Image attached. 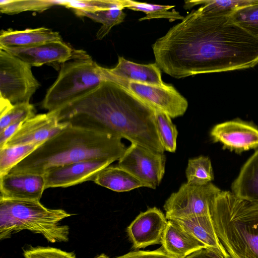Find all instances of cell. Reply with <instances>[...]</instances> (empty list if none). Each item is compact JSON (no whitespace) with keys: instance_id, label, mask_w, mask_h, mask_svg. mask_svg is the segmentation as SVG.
I'll return each instance as SVG.
<instances>
[{"instance_id":"obj_1","label":"cell","mask_w":258,"mask_h":258,"mask_svg":"<svg viewBox=\"0 0 258 258\" xmlns=\"http://www.w3.org/2000/svg\"><path fill=\"white\" fill-rule=\"evenodd\" d=\"M155 63L172 77L241 70L258 63V38L230 16L206 14L199 8L152 45Z\"/></svg>"},{"instance_id":"obj_2","label":"cell","mask_w":258,"mask_h":258,"mask_svg":"<svg viewBox=\"0 0 258 258\" xmlns=\"http://www.w3.org/2000/svg\"><path fill=\"white\" fill-rule=\"evenodd\" d=\"M59 122L124 138L164 153L155 111L123 86L104 81L95 89L55 110Z\"/></svg>"},{"instance_id":"obj_3","label":"cell","mask_w":258,"mask_h":258,"mask_svg":"<svg viewBox=\"0 0 258 258\" xmlns=\"http://www.w3.org/2000/svg\"><path fill=\"white\" fill-rule=\"evenodd\" d=\"M126 149L120 138L69 124L40 145L8 173L44 175L52 168L85 160L116 161Z\"/></svg>"},{"instance_id":"obj_4","label":"cell","mask_w":258,"mask_h":258,"mask_svg":"<svg viewBox=\"0 0 258 258\" xmlns=\"http://www.w3.org/2000/svg\"><path fill=\"white\" fill-rule=\"evenodd\" d=\"M211 215L217 235L231 258H258V203L221 191Z\"/></svg>"},{"instance_id":"obj_5","label":"cell","mask_w":258,"mask_h":258,"mask_svg":"<svg viewBox=\"0 0 258 258\" xmlns=\"http://www.w3.org/2000/svg\"><path fill=\"white\" fill-rule=\"evenodd\" d=\"M72 215L62 209L47 208L40 201L0 198V239L28 230L51 243L67 242L70 228L59 222Z\"/></svg>"},{"instance_id":"obj_6","label":"cell","mask_w":258,"mask_h":258,"mask_svg":"<svg viewBox=\"0 0 258 258\" xmlns=\"http://www.w3.org/2000/svg\"><path fill=\"white\" fill-rule=\"evenodd\" d=\"M104 81L106 80L103 67L90 56L62 63L42 106L48 112L58 110L95 89Z\"/></svg>"},{"instance_id":"obj_7","label":"cell","mask_w":258,"mask_h":258,"mask_svg":"<svg viewBox=\"0 0 258 258\" xmlns=\"http://www.w3.org/2000/svg\"><path fill=\"white\" fill-rule=\"evenodd\" d=\"M40 85L30 64L1 49L0 97L13 105L29 103Z\"/></svg>"},{"instance_id":"obj_8","label":"cell","mask_w":258,"mask_h":258,"mask_svg":"<svg viewBox=\"0 0 258 258\" xmlns=\"http://www.w3.org/2000/svg\"><path fill=\"white\" fill-rule=\"evenodd\" d=\"M221 191L211 182L205 184L184 183L165 201L166 218L170 220L211 215L214 202Z\"/></svg>"},{"instance_id":"obj_9","label":"cell","mask_w":258,"mask_h":258,"mask_svg":"<svg viewBox=\"0 0 258 258\" xmlns=\"http://www.w3.org/2000/svg\"><path fill=\"white\" fill-rule=\"evenodd\" d=\"M164 153L131 143L118 159V165L138 179L146 187L155 189L165 173Z\"/></svg>"},{"instance_id":"obj_10","label":"cell","mask_w":258,"mask_h":258,"mask_svg":"<svg viewBox=\"0 0 258 258\" xmlns=\"http://www.w3.org/2000/svg\"><path fill=\"white\" fill-rule=\"evenodd\" d=\"M121 86L155 112H164L171 118L182 116L187 109V100L171 85L161 86L128 82Z\"/></svg>"},{"instance_id":"obj_11","label":"cell","mask_w":258,"mask_h":258,"mask_svg":"<svg viewBox=\"0 0 258 258\" xmlns=\"http://www.w3.org/2000/svg\"><path fill=\"white\" fill-rule=\"evenodd\" d=\"M114 161L113 159H92L52 168L44 174L45 189L67 187L86 181H93L101 170Z\"/></svg>"},{"instance_id":"obj_12","label":"cell","mask_w":258,"mask_h":258,"mask_svg":"<svg viewBox=\"0 0 258 258\" xmlns=\"http://www.w3.org/2000/svg\"><path fill=\"white\" fill-rule=\"evenodd\" d=\"M26 62L31 67L64 63L72 59L89 56L82 50H75L63 41L49 42L27 48H0Z\"/></svg>"},{"instance_id":"obj_13","label":"cell","mask_w":258,"mask_h":258,"mask_svg":"<svg viewBox=\"0 0 258 258\" xmlns=\"http://www.w3.org/2000/svg\"><path fill=\"white\" fill-rule=\"evenodd\" d=\"M168 220L157 207L141 212L126 229L128 236L135 249L161 244Z\"/></svg>"},{"instance_id":"obj_14","label":"cell","mask_w":258,"mask_h":258,"mask_svg":"<svg viewBox=\"0 0 258 258\" xmlns=\"http://www.w3.org/2000/svg\"><path fill=\"white\" fill-rule=\"evenodd\" d=\"M69 124L67 122H59L55 111L35 115L22 123L4 147L43 143Z\"/></svg>"},{"instance_id":"obj_15","label":"cell","mask_w":258,"mask_h":258,"mask_svg":"<svg viewBox=\"0 0 258 258\" xmlns=\"http://www.w3.org/2000/svg\"><path fill=\"white\" fill-rule=\"evenodd\" d=\"M214 142H220L224 149L237 153L258 147V129L253 125L240 120L218 124L210 133Z\"/></svg>"},{"instance_id":"obj_16","label":"cell","mask_w":258,"mask_h":258,"mask_svg":"<svg viewBox=\"0 0 258 258\" xmlns=\"http://www.w3.org/2000/svg\"><path fill=\"white\" fill-rule=\"evenodd\" d=\"M104 77L120 85L128 82L164 86L161 71L156 63L140 64L118 57V63L112 69L103 68Z\"/></svg>"},{"instance_id":"obj_17","label":"cell","mask_w":258,"mask_h":258,"mask_svg":"<svg viewBox=\"0 0 258 258\" xmlns=\"http://www.w3.org/2000/svg\"><path fill=\"white\" fill-rule=\"evenodd\" d=\"M45 189L44 175L20 173L0 176V198L40 201Z\"/></svg>"},{"instance_id":"obj_18","label":"cell","mask_w":258,"mask_h":258,"mask_svg":"<svg viewBox=\"0 0 258 258\" xmlns=\"http://www.w3.org/2000/svg\"><path fill=\"white\" fill-rule=\"evenodd\" d=\"M162 247L175 258H185L205 245L176 222L168 220L162 242Z\"/></svg>"},{"instance_id":"obj_19","label":"cell","mask_w":258,"mask_h":258,"mask_svg":"<svg viewBox=\"0 0 258 258\" xmlns=\"http://www.w3.org/2000/svg\"><path fill=\"white\" fill-rule=\"evenodd\" d=\"M170 220L177 223L203 243L207 248L215 251L224 258L230 257L217 235L211 215Z\"/></svg>"},{"instance_id":"obj_20","label":"cell","mask_w":258,"mask_h":258,"mask_svg":"<svg viewBox=\"0 0 258 258\" xmlns=\"http://www.w3.org/2000/svg\"><path fill=\"white\" fill-rule=\"evenodd\" d=\"M62 41L57 32L45 27L24 30H3L0 34V48H27Z\"/></svg>"},{"instance_id":"obj_21","label":"cell","mask_w":258,"mask_h":258,"mask_svg":"<svg viewBox=\"0 0 258 258\" xmlns=\"http://www.w3.org/2000/svg\"><path fill=\"white\" fill-rule=\"evenodd\" d=\"M231 190L240 199L258 203V149L241 168Z\"/></svg>"},{"instance_id":"obj_22","label":"cell","mask_w":258,"mask_h":258,"mask_svg":"<svg viewBox=\"0 0 258 258\" xmlns=\"http://www.w3.org/2000/svg\"><path fill=\"white\" fill-rule=\"evenodd\" d=\"M93 181L102 186L116 192L128 191L146 186L123 168L117 166H108L101 170Z\"/></svg>"},{"instance_id":"obj_23","label":"cell","mask_w":258,"mask_h":258,"mask_svg":"<svg viewBox=\"0 0 258 258\" xmlns=\"http://www.w3.org/2000/svg\"><path fill=\"white\" fill-rule=\"evenodd\" d=\"M258 0H199L185 1L184 8L190 9L198 5L204 14L217 16H230L236 10L256 3Z\"/></svg>"},{"instance_id":"obj_24","label":"cell","mask_w":258,"mask_h":258,"mask_svg":"<svg viewBox=\"0 0 258 258\" xmlns=\"http://www.w3.org/2000/svg\"><path fill=\"white\" fill-rule=\"evenodd\" d=\"M124 9V6L121 5L94 12L80 10L74 12L79 16L88 17L102 24L96 35L97 40H102L113 26L119 24L124 21L126 16V14L123 11Z\"/></svg>"},{"instance_id":"obj_25","label":"cell","mask_w":258,"mask_h":258,"mask_svg":"<svg viewBox=\"0 0 258 258\" xmlns=\"http://www.w3.org/2000/svg\"><path fill=\"white\" fill-rule=\"evenodd\" d=\"M124 1L125 8L143 12L146 14V16L139 19V21L156 18H165L172 22L177 20H182L184 17L175 9L171 11H169L174 8V6L154 5L130 0Z\"/></svg>"},{"instance_id":"obj_26","label":"cell","mask_w":258,"mask_h":258,"mask_svg":"<svg viewBox=\"0 0 258 258\" xmlns=\"http://www.w3.org/2000/svg\"><path fill=\"white\" fill-rule=\"evenodd\" d=\"M43 143L5 147L0 149V176L8 173L13 167Z\"/></svg>"},{"instance_id":"obj_27","label":"cell","mask_w":258,"mask_h":258,"mask_svg":"<svg viewBox=\"0 0 258 258\" xmlns=\"http://www.w3.org/2000/svg\"><path fill=\"white\" fill-rule=\"evenodd\" d=\"M187 182L205 184L214 179L213 168L210 159L201 156L189 159L185 170Z\"/></svg>"},{"instance_id":"obj_28","label":"cell","mask_w":258,"mask_h":258,"mask_svg":"<svg viewBox=\"0 0 258 258\" xmlns=\"http://www.w3.org/2000/svg\"><path fill=\"white\" fill-rule=\"evenodd\" d=\"M155 119L158 136L164 150L175 152L178 132L171 118L164 112L157 111L155 112Z\"/></svg>"},{"instance_id":"obj_29","label":"cell","mask_w":258,"mask_h":258,"mask_svg":"<svg viewBox=\"0 0 258 258\" xmlns=\"http://www.w3.org/2000/svg\"><path fill=\"white\" fill-rule=\"evenodd\" d=\"M230 18L234 24L258 38V2L236 10Z\"/></svg>"},{"instance_id":"obj_30","label":"cell","mask_w":258,"mask_h":258,"mask_svg":"<svg viewBox=\"0 0 258 258\" xmlns=\"http://www.w3.org/2000/svg\"><path fill=\"white\" fill-rule=\"evenodd\" d=\"M35 115L34 107L30 103L12 105L7 110L0 113V132L13 123L25 121Z\"/></svg>"},{"instance_id":"obj_31","label":"cell","mask_w":258,"mask_h":258,"mask_svg":"<svg viewBox=\"0 0 258 258\" xmlns=\"http://www.w3.org/2000/svg\"><path fill=\"white\" fill-rule=\"evenodd\" d=\"M23 254L25 258H76L73 252L51 247H29Z\"/></svg>"},{"instance_id":"obj_32","label":"cell","mask_w":258,"mask_h":258,"mask_svg":"<svg viewBox=\"0 0 258 258\" xmlns=\"http://www.w3.org/2000/svg\"><path fill=\"white\" fill-rule=\"evenodd\" d=\"M116 258H175L166 253L162 246L154 250H135Z\"/></svg>"},{"instance_id":"obj_33","label":"cell","mask_w":258,"mask_h":258,"mask_svg":"<svg viewBox=\"0 0 258 258\" xmlns=\"http://www.w3.org/2000/svg\"><path fill=\"white\" fill-rule=\"evenodd\" d=\"M24 121L13 123L0 132V149L5 146Z\"/></svg>"},{"instance_id":"obj_34","label":"cell","mask_w":258,"mask_h":258,"mask_svg":"<svg viewBox=\"0 0 258 258\" xmlns=\"http://www.w3.org/2000/svg\"><path fill=\"white\" fill-rule=\"evenodd\" d=\"M185 258H224L222 255L210 248H203L197 250Z\"/></svg>"},{"instance_id":"obj_35","label":"cell","mask_w":258,"mask_h":258,"mask_svg":"<svg viewBox=\"0 0 258 258\" xmlns=\"http://www.w3.org/2000/svg\"><path fill=\"white\" fill-rule=\"evenodd\" d=\"M95 258H110V257L104 253H102V254L98 255L97 256H96Z\"/></svg>"}]
</instances>
